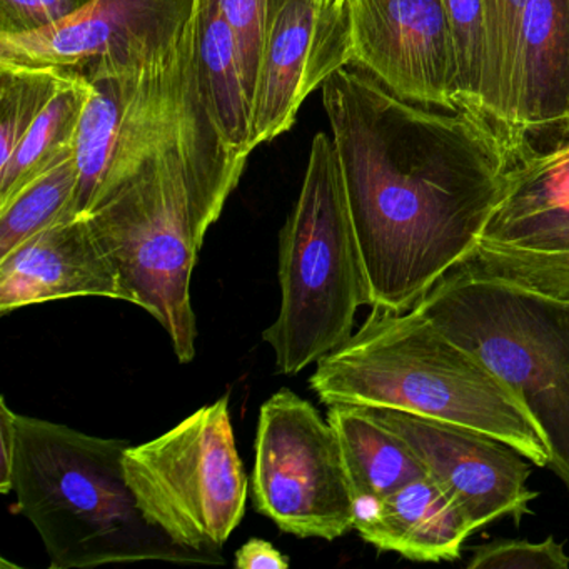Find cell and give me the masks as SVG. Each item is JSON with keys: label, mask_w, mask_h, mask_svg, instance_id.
Listing matches in <instances>:
<instances>
[{"label": "cell", "mask_w": 569, "mask_h": 569, "mask_svg": "<svg viewBox=\"0 0 569 569\" xmlns=\"http://www.w3.org/2000/svg\"><path fill=\"white\" fill-rule=\"evenodd\" d=\"M78 184L74 152L0 206V258L51 226L74 221L71 209Z\"/></svg>", "instance_id": "cell-19"}, {"label": "cell", "mask_w": 569, "mask_h": 569, "mask_svg": "<svg viewBox=\"0 0 569 569\" xmlns=\"http://www.w3.org/2000/svg\"><path fill=\"white\" fill-rule=\"evenodd\" d=\"M349 14L352 66L412 104L459 111L442 0H349Z\"/></svg>", "instance_id": "cell-10"}, {"label": "cell", "mask_w": 569, "mask_h": 569, "mask_svg": "<svg viewBox=\"0 0 569 569\" xmlns=\"http://www.w3.org/2000/svg\"><path fill=\"white\" fill-rule=\"evenodd\" d=\"M196 0H92L68 21L28 36H0V64L76 74L99 61L141 58L179 38Z\"/></svg>", "instance_id": "cell-12"}, {"label": "cell", "mask_w": 569, "mask_h": 569, "mask_svg": "<svg viewBox=\"0 0 569 569\" xmlns=\"http://www.w3.org/2000/svg\"><path fill=\"white\" fill-rule=\"evenodd\" d=\"M122 439L18 415L12 492L44 542L51 569L124 562L216 565L146 519L129 488Z\"/></svg>", "instance_id": "cell-3"}, {"label": "cell", "mask_w": 569, "mask_h": 569, "mask_svg": "<svg viewBox=\"0 0 569 569\" xmlns=\"http://www.w3.org/2000/svg\"><path fill=\"white\" fill-rule=\"evenodd\" d=\"M72 74L51 68L0 64V166Z\"/></svg>", "instance_id": "cell-20"}, {"label": "cell", "mask_w": 569, "mask_h": 569, "mask_svg": "<svg viewBox=\"0 0 569 569\" xmlns=\"http://www.w3.org/2000/svg\"><path fill=\"white\" fill-rule=\"evenodd\" d=\"M216 4L234 32L252 99L264 48L268 0H216Z\"/></svg>", "instance_id": "cell-24"}, {"label": "cell", "mask_w": 569, "mask_h": 569, "mask_svg": "<svg viewBox=\"0 0 569 569\" xmlns=\"http://www.w3.org/2000/svg\"><path fill=\"white\" fill-rule=\"evenodd\" d=\"M92 0H0V36L48 31L78 14Z\"/></svg>", "instance_id": "cell-25"}, {"label": "cell", "mask_w": 569, "mask_h": 569, "mask_svg": "<svg viewBox=\"0 0 569 569\" xmlns=\"http://www.w3.org/2000/svg\"><path fill=\"white\" fill-rule=\"evenodd\" d=\"M349 64V0H268L252 98V148L289 131L306 98Z\"/></svg>", "instance_id": "cell-9"}, {"label": "cell", "mask_w": 569, "mask_h": 569, "mask_svg": "<svg viewBox=\"0 0 569 569\" xmlns=\"http://www.w3.org/2000/svg\"><path fill=\"white\" fill-rule=\"evenodd\" d=\"M465 262L535 291L569 299V206L489 224Z\"/></svg>", "instance_id": "cell-15"}, {"label": "cell", "mask_w": 569, "mask_h": 569, "mask_svg": "<svg viewBox=\"0 0 569 569\" xmlns=\"http://www.w3.org/2000/svg\"><path fill=\"white\" fill-rule=\"evenodd\" d=\"M356 508L378 501L428 475L415 449L366 406H328Z\"/></svg>", "instance_id": "cell-17"}, {"label": "cell", "mask_w": 569, "mask_h": 569, "mask_svg": "<svg viewBox=\"0 0 569 569\" xmlns=\"http://www.w3.org/2000/svg\"><path fill=\"white\" fill-rule=\"evenodd\" d=\"M309 386L322 405L395 409L462 426L549 468L545 436L518 396L418 306L372 309L348 341L316 362Z\"/></svg>", "instance_id": "cell-2"}, {"label": "cell", "mask_w": 569, "mask_h": 569, "mask_svg": "<svg viewBox=\"0 0 569 569\" xmlns=\"http://www.w3.org/2000/svg\"><path fill=\"white\" fill-rule=\"evenodd\" d=\"M561 206H569V141L532 152L509 169L505 199L489 224Z\"/></svg>", "instance_id": "cell-21"}, {"label": "cell", "mask_w": 569, "mask_h": 569, "mask_svg": "<svg viewBox=\"0 0 569 569\" xmlns=\"http://www.w3.org/2000/svg\"><path fill=\"white\" fill-rule=\"evenodd\" d=\"M456 52V99L459 111L485 121L486 46L482 0H442ZM486 122V121H485Z\"/></svg>", "instance_id": "cell-22"}, {"label": "cell", "mask_w": 569, "mask_h": 569, "mask_svg": "<svg viewBox=\"0 0 569 569\" xmlns=\"http://www.w3.org/2000/svg\"><path fill=\"white\" fill-rule=\"evenodd\" d=\"M372 409L411 445L428 475L461 505L476 531L506 516L519 521L538 498L528 486L531 461L506 442L462 426Z\"/></svg>", "instance_id": "cell-11"}, {"label": "cell", "mask_w": 569, "mask_h": 569, "mask_svg": "<svg viewBox=\"0 0 569 569\" xmlns=\"http://www.w3.org/2000/svg\"><path fill=\"white\" fill-rule=\"evenodd\" d=\"M122 462L146 519L174 545L224 565L222 546L241 525L251 491L229 396L152 441L129 446Z\"/></svg>", "instance_id": "cell-7"}, {"label": "cell", "mask_w": 569, "mask_h": 569, "mask_svg": "<svg viewBox=\"0 0 569 569\" xmlns=\"http://www.w3.org/2000/svg\"><path fill=\"white\" fill-rule=\"evenodd\" d=\"M321 89L368 306L409 311L469 258L515 161L488 122L405 101L358 66Z\"/></svg>", "instance_id": "cell-1"}, {"label": "cell", "mask_w": 569, "mask_h": 569, "mask_svg": "<svg viewBox=\"0 0 569 569\" xmlns=\"http://www.w3.org/2000/svg\"><path fill=\"white\" fill-rule=\"evenodd\" d=\"M16 418L4 396L0 398V492H12V461L16 451Z\"/></svg>", "instance_id": "cell-27"}, {"label": "cell", "mask_w": 569, "mask_h": 569, "mask_svg": "<svg viewBox=\"0 0 569 569\" xmlns=\"http://www.w3.org/2000/svg\"><path fill=\"white\" fill-rule=\"evenodd\" d=\"M88 219L121 278L128 302L161 325L176 358H196L191 279L206 234L218 221L189 181L182 146L162 149L106 189Z\"/></svg>", "instance_id": "cell-6"}, {"label": "cell", "mask_w": 569, "mask_h": 569, "mask_svg": "<svg viewBox=\"0 0 569 569\" xmlns=\"http://www.w3.org/2000/svg\"><path fill=\"white\" fill-rule=\"evenodd\" d=\"M249 485L256 511L286 535L335 541L355 529L356 501L338 435L289 388L259 409Z\"/></svg>", "instance_id": "cell-8"}, {"label": "cell", "mask_w": 569, "mask_h": 569, "mask_svg": "<svg viewBox=\"0 0 569 569\" xmlns=\"http://www.w3.org/2000/svg\"><path fill=\"white\" fill-rule=\"evenodd\" d=\"M71 298L128 302L118 269L88 219L51 226L0 258V315Z\"/></svg>", "instance_id": "cell-13"}, {"label": "cell", "mask_w": 569, "mask_h": 569, "mask_svg": "<svg viewBox=\"0 0 569 569\" xmlns=\"http://www.w3.org/2000/svg\"><path fill=\"white\" fill-rule=\"evenodd\" d=\"M194 64L202 102L234 158L252 148V99L234 32L216 0H196Z\"/></svg>", "instance_id": "cell-16"}, {"label": "cell", "mask_w": 569, "mask_h": 569, "mask_svg": "<svg viewBox=\"0 0 569 569\" xmlns=\"http://www.w3.org/2000/svg\"><path fill=\"white\" fill-rule=\"evenodd\" d=\"M355 529L378 551L418 562L456 561L476 532L461 505L429 475L358 506Z\"/></svg>", "instance_id": "cell-14"}, {"label": "cell", "mask_w": 569, "mask_h": 569, "mask_svg": "<svg viewBox=\"0 0 569 569\" xmlns=\"http://www.w3.org/2000/svg\"><path fill=\"white\" fill-rule=\"evenodd\" d=\"M278 318L262 332L276 371L295 376L348 341L369 305L335 142L312 139L298 201L279 232Z\"/></svg>", "instance_id": "cell-5"}, {"label": "cell", "mask_w": 569, "mask_h": 569, "mask_svg": "<svg viewBox=\"0 0 569 569\" xmlns=\"http://www.w3.org/2000/svg\"><path fill=\"white\" fill-rule=\"evenodd\" d=\"M469 569H566L569 556L565 545L552 536L542 541L492 539L478 546L468 561Z\"/></svg>", "instance_id": "cell-23"}, {"label": "cell", "mask_w": 569, "mask_h": 569, "mask_svg": "<svg viewBox=\"0 0 569 569\" xmlns=\"http://www.w3.org/2000/svg\"><path fill=\"white\" fill-rule=\"evenodd\" d=\"M291 561L271 542L251 538L236 551L234 566L239 569H288Z\"/></svg>", "instance_id": "cell-26"}, {"label": "cell", "mask_w": 569, "mask_h": 569, "mask_svg": "<svg viewBox=\"0 0 569 569\" xmlns=\"http://www.w3.org/2000/svg\"><path fill=\"white\" fill-rule=\"evenodd\" d=\"M91 98V84L71 76L29 129L8 162L0 166V206L42 172L76 152L79 126Z\"/></svg>", "instance_id": "cell-18"}, {"label": "cell", "mask_w": 569, "mask_h": 569, "mask_svg": "<svg viewBox=\"0 0 569 569\" xmlns=\"http://www.w3.org/2000/svg\"><path fill=\"white\" fill-rule=\"evenodd\" d=\"M418 308L518 396L569 491V299L461 262Z\"/></svg>", "instance_id": "cell-4"}]
</instances>
